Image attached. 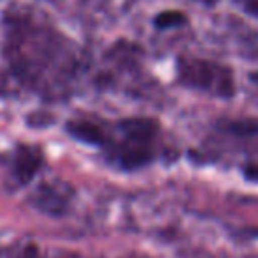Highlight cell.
<instances>
[{
  "label": "cell",
  "instance_id": "1",
  "mask_svg": "<svg viewBox=\"0 0 258 258\" xmlns=\"http://www.w3.org/2000/svg\"><path fill=\"white\" fill-rule=\"evenodd\" d=\"M6 57L18 80L51 97L68 90L78 69L68 37L30 9L6 15Z\"/></svg>",
  "mask_w": 258,
  "mask_h": 258
},
{
  "label": "cell",
  "instance_id": "2",
  "mask_svg": "<svg viewBox=\"0 0 258 258\" xmlns=\"http://www.w3.org/2000/svg\"><path fill=\"white\" fill-rule=\"evenodd\" d=\"M66 131L75 140L96 147L111 166L124 172L145 168L159 156L161 127L149 117L118 120L76 117L66 122Z\"/></svg>",
  "mask_w": 258,
  "mask_h": 258
},
{
  "label": "cell",
  "instance_id": "3",
  "mask_svg": "<svg viewBox=\"0 0 258 258\" xmlns=\"http://www.w3.org/2000/svg\"><path fill=\"white\" fill-rule=\"evenodd\" d=\"M177 80L182 87L218 99H233L237 94L235 73L230 66L202 57H182L175 64Z\"/></svg>",
  "mask_w": 258,
  "mask_h": 258
},
{
  "label": "cell",
  "instance_id": "4",
  "mask_svg": "<svg viewBox=\"0 0 258 258\" xmlns=\"http://www.w3.org/2000/svg\"><path fill=\"white\" fill-rule=\"evenodd\" d=\"M43 163V152L32 145H18L15 152V166L13 175L20 184H25L32 179Z\"/></svg>",
  "mask_w": 258,
  "mask_h": 258
},
{
  "label": "cell",
  "instance_id": "5",
  "mask_svg": "<svg viewBox=\"0 0 258 258\" xmlns=\"http://www.w3.org/2000/svg\"><path fill=\"white\" fill-rule=\"evenodd\" d=\"M187 23V16L182 11H163L161 15L156 16L154 25L159 30L163 29H172V27H180Z\"/></svg>",
  "mask_w": 258,
  "mask_h": 258
},
{
  "label": "cell",
  "instance_id": "6",
  "mask_svg": "<svg viewBox=\"0 0 258 258\" xmlns=\"http://www.w3.org/2000/svg\"><path fill=\"white\" fill-rule=\"evenodd\" d=\"M232 2L244 13V15L258 20V0H232Z\"/></svg>",
  "mask_w": 258,
  "mask_h": 258
},
{
  "label": "cell",
  "instance_id": "7",
  "mask_svg": "<svg viewBox=\"0 0 258 258\" xmlns=\"http://www.w3.org/2000/svg\"><path fill=\"white\" fill-rule=\"evenodd\" d=\"M244 177L249 179V180H254V182H258V165L249 163V165L244 166Z\"/></svg>",
  "mask_w": 258,
  "mask_h": 258
},
{
  "label": "cell",
  "instance_id": "8",
  "mask_svg": "<svg viewBox=\"0 0 258 258\" xmlns=\"http://www.w3.org/2000/svg\"><path fill=\"white\" fill-rule=\"evenodd\" d=\"M193 2H198V4L205 6V8H212L219 2V0H193Z\"/></svg>",
  "mask_w": 258,
  "mask_h": 258
}]
</instances>
